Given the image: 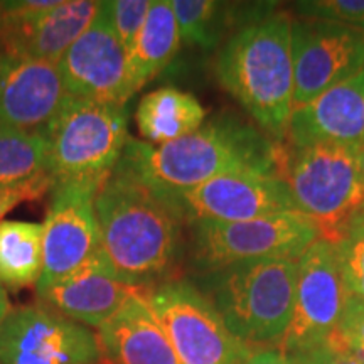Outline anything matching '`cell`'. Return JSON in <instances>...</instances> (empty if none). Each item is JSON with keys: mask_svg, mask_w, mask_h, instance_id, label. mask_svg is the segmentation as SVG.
<instances>
[{"mask_svg": "<svg viewBox=\"0 0 364 364\" xmlns=\"http://www.w3.org/2000/svg\"><path fill=\"white\" fill-rule=\"evenodd\" d=\"M280 161L282 149L270 136L238 118L220 117L164 145L130 139L117 169L169 203L176 196L230 172L280 174Z\"/></svg>", "mask_w": 364, "mask_h": 364, "instance_id": "6da1fadb", "label": "cell"}, {"mask_svg": "<svg viewBox=\"0 0 364 364\" xmlns=\"http://www.w3.org/2000/svg\"><path fill=\"white\" fill-rule=\"evenodd\" d=\"M103 250L124 284L147 290L174 270L182 218L142 182L113 169L95 196Z\"/></svg>", "mask_w": 364, "mask_h": 364, "instance_id": "7a4b0ae2", "label": "cell"}, {"mask_svg": "<svg viewBox=\"0 0 364 364\" xmlns=\"http://www.w3.org/2000/svg\"><path fill=\"white\" fill-rule=\"evenodd\" d=\"M216 76L268 135L284 140L294 112L292 19L273 14L241 27L221 49Z\"/></svg>", "mask_w": 364, "mask_h": 364, "instance_id": "3957f363", "label": "cell"}, {"mask_svg": "<svg viewBox=\"0 0 364 364\" xmlns=\"http://www.w3.org/2000/svg\"><path fill=\"white\" fill-rule=\"evenodd\" d=\"M297 262L270 258L203 273L201 292L250 348H277L294 316Z\"/></svg>", "mask_w": 364, "mask_h": 364, "instance_id": "277c9868", "label": "cell"}, {"mask_svg": "<svg viewBox=\"0 0 364 364\" xmlns=\"http://www.w3.org/2000/svg\"><path fill=\"white\" fill-rule=\"evenodd\" d=\"M51 147L49 177L54 186H100L124 154L129 110L118 105L71 97L46 129ZM51 188V189H53Z\"/></svg>", "mask_w": 364, "mask_h": 364, "instance_id": "5b68a950", "label": "cell"}, {"mask_svg": "<svg viewBox=\"0 0 364 364\" xmlns=\"http://www.w3.org/2000/svg\"><path fill=\"white\" fill-rule=\"evenodd\" d=\"M358 150L339 145L282 150L280 176L295 209L316 221L326 240L338 241L343 221L364 208Z\"/></svg>", "mask_w": 364, "mask_h": 364, "instance_id": "8992f818", "label": "cell"}, {"mask_svg": "<svg viewBox=\"0 0 364 364\" xmlns=\"http://www.w3.org/2000/svg\"><path fill=\"white\" fill-rule=\"evenodd\" d=\"M194 267L201 273L270 258L299 260L322 238L316 221L302 213H280L250 221L191 223Z\"/></svg>", "mask_w": 364, "mask_h": 364, "instance_id": "52a82bcc", "label": "cell"}, {"mask_svg": "<svg viewBox=\"0 0 364 364\" xmlns=\"http://www.w3.org/2000/svg\"><path fill=\"white\" fill-rule=\"evenodd\" d=\"M145 295L182 364H243L253 354L215 304L189 282H162Z\"/></svg>", "mask_w": 364, "mask_h": 364, "instance_id": "ba28073f", "label": "cell"}, {"mask_svg": "<svg viewBox=\"0 0 364 364\" xmlns=\"http://www.w3.org/2000/svg\"><path fill=\"white\" fill-rule=\"evenodd\" d=\"M349 292L334 241L318 238L297 262L294 316L277 348L297 358L339 329Z\"/></svg>", "mask_w": 364, "mask_h": 364, "instance_id": "9c48e42d", "label": "cell"}, {"mask_svg": "<svg viewBox=\"0 0 364 364\" xmlns=\"http://www.w3.org/2000/svg\"><path fill=\"white\" fill-rule=\"evenodd\" d=\"M0 364H103V354L90 327L46 306H24L0 326Z\"/></svg>", "mask_w": 364, "mask_h": 364, "instance_id": "30bf717a", "label": "cell"}, {"mask_svg": "<svg viewBox=\"0 0 364 364\" xmlns=\"http://www.w3.org/2000/svg\"><path fill=\"white\" fill-rule=\"evenodd\" d=\"M167 204L189 225L194 221L238 223L297 211L280 174L255 171L218 176Z\"/></svg>", "mask_w": 364, "mask_h": 364, "instance_id": "8fae6325", "label": "cell"}, {"mask_svg": "<svg viewBox=\"0 0 364 364\" xmlns=\"http://www.w3.org/2000/svg\"><path fill=\"white\" fill-rule=\"evenodd\" d=\"M100 186L61 184L51 189V203L41 223L43 273L36 292L65 279L103 250L95 211Z\"/></svg>", "mask_w": 364, "mask_h": 364, "instance_id": "7c38bea8", "label": "cell"}, {"mask_svg": "<svg viewBox=\"0 0 364 364\" xmlns=\"http://www.w3.org/2000/svg\"><path fill=\"white\" fill-rule=\"evenodd\" d=\"M294 108L364 70V31L336 22L292 21Z\"/></svg>", "mask_w": 364, "mask_h": 364, "instance_id": "4fadbf2b", "label": "cell"}, {"mask_svg": "<svg viewBox=\"0 0 364 364\" xmlns=\"http://www.w3.org/2000/svg\"><path fill=\"white\" fill-rule=\"evenodd\" d=\"M71 97L127 107L132 98L127 49L120 43L105 4L88 29L70 46L58 63Z\"/></svg>", "mask_w": 364, "mask_h": 364, "instance_id": "5bb4252c", "label": "cell"}, {"mask_svg": "<svg viewBox=\"0 0 364 364\" xmlns=\"http://www.w3.org/2000/svg\"><path fill=\"white\" fill-rule=\"evenodd\" d=\"M68 98L58 65L0 51V125L46 132Z\"/></svg>", "mask_w": 364, "mask_h": 364, "instance_id": "9a60e30c", "label": "cell"}, {"mask_svg": "<svg viewBox=\"0 0 364 364\" xmlns=\"http://www.w3.org/2000/svg\"><path fill=\"white\" fill-rule=\"evenodd\" d=\"M289 147L364 145V70L294 108L287 125Z\"/></svg>", "mask_w": 364, "mask_h": 364, "instance_id": "2e32d148", "label": "cell"}, {"mask_svg": "<svg viewBox=\"0 0 364 364\" xmlns=\"http://www.w3.org/2000/svg\"><path fill=\"white\" fill-rule=\"evenodd\" d=\"M98 9L100 2L93 0H68L44 12L2 11L0 51L58 65L95 21Z\"/></svg>", "mask_w": 364, "mask_h": 364, "instance_id": "e0dca14e", "label": "cell"}, {"mask_svg": "<svg viewBox=\"0 0 364 364\" xmlns=\"http://www.w3.org/2000/svg\"><path fill=\"white\" fill-rule=\"evenodd\" d=\"M135 287L118 279L105 250L65 279L39 290L43 306L86 327H102L134 295Z\"/></svg>", "mask_w": 364, "mask_h": 364, "instance_id": "ac0fdd59", "label": "cell"}, {"mask_svg": "<svg viewBox=\"0 0 364 364\" xmlns=\"http://www.w3.org/2000/svg\"><path fill=\"white\" fill-rule=\"evenodd\" d=\"M103 364H182L154 316L145 290H136L98 327Z\"/></svg>", "mask_w": 364, "mask_h": 364, "instance_id": "d6986e66", "label": "cell"}, {"mask_svg": "<svg viewBox=\"0 0 364 364\" xmlns=\"http://www.w3.org/2000/svg\"><path fill=\"white\" fill-rule=\"evenodd\" d=\"M206 113V108L193 93L166 86L150 91L140 100L135 124L145 142L164 145L203 127Z\"/></svg>", "mask_w": 364, "mask_h": 364, "instance_id": "ffe728a7", "label": "cell"}, {"mask_svg": "<svg viewBox=\"0 0 364 364\" xmlns=\"http://www.w3.org/2000/svg\"><path fill=\"white\" fill-rule=\"evenodd\" d=\"M181 43L171 0H152L147 19L127 53L132 97L169 65L179 51Z\"/></svg>", "mask_w": 364, "mask_h": 364, "instance_id": "44dd1931", "label": "cell"}, {"mask_svg": "<svg viewBox=\"0 0 364 364\" xmlns=\"http://www.w3.org/2000/svg\"><path fill=\"white\" fill-rule=\"evenodd\" d=\"M49 161L51 147L46 132H26L0 125V189L51 181Z\"/></svg>", "mask_w": 364, "mask_h": 364, "instance_id": "7402d4cb", "label": "cell"}, {"mask_svg": "<svg viewBox=\"0 0 364 364\" xmlns=\"http://www.w3.org/2000/svg\"><path fill=\"white\" fill-rule=\"evenodd\" d=\"M43 273V225L0 221V284L19 290L36 287Z\"/></svg>", "mask_w": 364, "mask_h": 364, "instance_id": "603a6c76", "label": "cell"}, {"mask_svg": "<svg viewBox=\"0 0 364 364\" xmlns=\"http://www.w3.org/2000/svg\"><path fill=\"white\" fill-rule=\"evenodd\" d=\"M181 41L188 46L213 49L226 26V7L215 0H171Z\"/></svg>", "mask_w": 364, "mask_h": 364, "instance_id": "cb8c5ba5", "label": "cell"}, {"mask_svg": "<svg viewBox=\"0 0 364 364\" xmlns=\"http://www.w3.org/2000/svg\"><path fill=\"white\" fill-rule=\"evenodd\" d=\"M334 243L348 292L364 302V221L349 228Z\"/></svg>", "mask_w": 364, "mask_h": 364, "instance_id": "d4e9b609", "label": "cell"}, {"mask_svg": "<svg viewBox=\"0 0 364 364\" xmlns=\"http://www.w3.org/2000/svg\"><path fill=\"white\" fill-rule=\"evenodd\" d=\"M295 9L304 19L336 22L364 31V0H307Z\"/></svg>", "mask_w": 364, "mask_h": 364, "instance_id": "484cf974", "label": "cell"}, {"mask_svg": "<svg viewBox=\"0 0 364 364\" xmlns=\"http://www.w3.org/2000/svg\"><path fill=\"white\" fill-rule=\"evenodd\" d=\"M103 4L118 39L129 53L147 19L152 0H112V2Z\"/></svg>", "mask_w": 364, "mask_h": 364, "instance_id": "4316f807", "label": "cell"}, {"mask_svg": "<svg viewBox=\"0 0 364 364\" xmlns=\"http://www.w3.org/2000/svg\"><path fill=\"white\" fill-rule=\"evenodd\" d=\"M338 336L364 364V302L349 294Z\"/></svg>", "mask_w": 364, "mask_h": 364, "instance_id": "83f0119b", "label": "cell"}, {"mask_svg": "<svg viewBox=\"0 0 364 364\" xmlns=\"http://www.w3.org/2000/svg\"><path fill=\"white\" fill-rule=\"evenodd\" d=\"M290 359L295 364H363L361 359L343 343L338 332L311 351Z\"/></svg>", "mask_w": 364, "mask_h": 364, "instance_id": "f1b7e54d", "label": "cell"}, {"mask_svg": "<svg viewBox=\"0 0 364 364\" xmlns=\"http://www.w3.org/2000/svg\"><path fill=\"white\" fill-rule=\"evenodd\" d=\"M53 182L43 181L33 186H22V188L14 189H0V221H4V216L11 213L14 208L19 206L24 201H33L41 196L51 191Z\"/></svg>", "mask_w": 364, "mask_h": 364, "instance_id": "f546056e", "label": "cell"}, {"mask_svg": "<svg viewBox=\"0 0 364 364\" xmlns=\"http://www.w3.org/2000/svg\"><path fill=\"white\" fill-rule=\"evenodd\" d=\"M243 364H295L292 359L282 353L279 348H260L255 349Z\"/></svg>", "mask_w": 364, "mask_h": 364, "instance_id": "4dcf8cb0", "label": "cell"}, {"mask_svg": "<svg viewBox=\"0 0 364 364\" xmlns=\"http://www.w3.org/2000/svg\"><path fill=\"white\" fill-rule=\"evenodd\" d=\"M11 302H9L7 292H0V326H2L4 318L7 317V314L11 312Z\"/></svg>", "mask_w": 364, "mask_h": 364, "instance_id": "1f68e13d", "label": "cell"}, {"mask_svg": "<svg viewBox=\"0 0 364 364\" xmlns=\"http://www.w3.org/2000/svg\"><path fill=\"white\" fill-rule=\"evenodd\" d=\"M358 169H359V176H361V181L364 184V145L358 150Z\"/></svg>", "mask_w": 364, "mask_h": 364, "instance_id": "d6a6232c", "label": "cell"}, {"mask_svg": "<svg viewBox=\"0 0 364 364\" xmlns=\"http://www.w3.org/2000/svg\"><path fill=\"white\" fill-rule=\"evenodd\" d=\"M0 292H6V289H4L2 284H0Z\"/></svg>", "mask_w": 364, "mask_h": 364, "instance_id": "836d02e7", "label": "cell"}, {"mask_svg": "<svg viewBox=\"0 0 364 364\" xmlns=\"http://www.w3.org/2000/svg\"><path fill=\"white\" fill-rule=\"evenodd\" d=\"M0 22H2V6H0Z\"/></svg>", "mask_w": 364, "mask_h": 364, "instance_id": "e575fe53", "label": "cell"}]
</instances>
